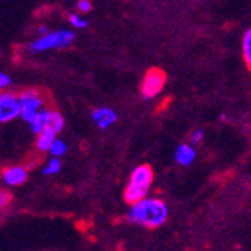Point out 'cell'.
Returning a JSON list of instances; mask_svg holds the SVG:
<instances>
[{
  "label": "cell",
  "instance_id": "cell-1",
  "mask_svg": "<svg viewBox=\"0 0 251 251\" xmlns=\"http://www.w3.org/2000/svg\"><path fill=\"white\" fill-rule=\"evenodd\" d=\"M169 218L167 203L159 197H146L129 206L126 220L148 229H158Z\"/></svg>",
  "mask_w": 251,
  "mask_h": 251
},
{
  "label": "cell",
  "instance_id": "cell-2",
  "mask_svg": "<svg viewBox=\"0 0 251 251\" xmlns=\"http://www.w3.org/2000/svg\"><path fill=\"white\" fill-rule=\"evenodd\" d=\"M153 182V170L149 164H142L135 167L128 179V184L124 191L125 201L134 204L146 197H149V190Z\"/></svg>",
  "mask_w": 251,
  "mask_h": 251
},
{
  "label": "cell",
  "instance_id": "cell-3",
  "mask_svg": "<svg viewBox=\"0 0 251 251\" xmlns=\"http://www.w3.org/2000/svg\"><path fill=\"white\" fill-rule=\"evenodd\" d=\"M74 41V32L71 30H54V32H49L47 35L36 38L32 44H30V51L32 53H45L50 50H56V49H65L70 47Z\"/></svg>",
  "mask_w": 251,
  "mask_h": 251
},
{
  "label": "cell",
  "instance_id": "cell-4",
  "mask_svg": "<svg viewBox=\"0 0 251 251\" xmlns=\"http://www.w3.org/2000/svg\"><path fill=\"white\" fill-rule=\"evenodd\" d=\"M167 75L159 68H151L145 74L142 84H140V94L145 100H152L158 94H161V90L166 86Z\"/></svg>",
  "mask_w": 251,
  "mask_h": 251
},
{
  "label": "cell",
  "instance_id": "cell-5",
  "mask_svg": "<svg viewBox=\"0 0 251 251\" xmlns=\"http://www.w3.org/2000/svg\"><path fill=\"white\" fill-rule=\"evenodd\" d=\"M20 97V102H21V107H23V113H21V118L25 119L27 124H30L36 115L44 110L42 105H44V100L42 97L36 92L33 89H27V90H23V92L18 95Z\"/></svg>",
  "mask_w": 251,
  "mask_h": 251
},
{
  "label": "cell",
  "instance_id": "cell-6",
  "mask_svg": "<svg viewBox=\"0 0 251 251\" xmlns=\"http://www.w3.org/2000/svg\"><path fill=\"white\" fill-rule=\"evenodd\" d=\"M23 107L20 102V97L14 92H2L0 94V122L6 124L18 116H21Z\"/></svg>",
  "mask_w": 251,
  "mask_h": 251
},
{
  "label": "cell",
  "instance_id": "cell-7",
  "mask_svg": "<svg viewBox=\"0 0 251 251\" xmlns=\"http://www.w3.org/2000/svg\"><path fill=\"white\" fill-rule=\"evenodd\" d=\"M2 179L9 188L20 187L27 180V169L25 166H8L2 172Z\"/></svg>",
  "mask_w": 251,
  "mask_h": 251
},
{
  "label": "cell",
  "instance_id": "cell-8",
  "mask_svg": "<svg viewBox=\"0 0 251 251\" xmlns=\"http://www.w3.org/2000/svg\"><path fill=\"white\" fill-rule=\"evenodd\" d=\"M92 121L101 129H107L118 121V115H116V111L111 110L110 107H98L92 111Z\"/></svg>",
  "mask_w": 251,
  "mask_h": 251
},
{
  "label": "cell",
  "instance_id": "cell-9",
  "mask_svg": "<svg viewBox=\"0 0 251 251\" xmlns=\"http://www.w3.org/2000/svg\"><path fill=\"white\" fill-rule=\"evenodd\" d=\"M196 159V149L193 145L188 143H182L175 149V161L180 166H190Z\"/></svg>",
  "mask_w": 251,
  "mask_h": 251
},
{
  "label": "cell",
  "instance_id": "cell-10",
  "mask_svg": "<svg viewBox=\"0 0 251 251\" xmlns=\"http://www.w3.org/2000/svg\"><path fill=\"white\" fill-rule=\"evenodd\" d=\"M57 140V132L53 128H45L36 135V148L41 152H50L53 143Z\"/></svg>",
  "mask_w": 251,
  "mask_h": 251
},
{
  "label": "cell",
  "instance_id": "cell-11",
  "mask_svg": "<svg viewBox=\"0 0 251 251\" xmlns=\"http://www.w3.org/2000/svg\"><path fill=\"white\" fill-rule=\"evenodd\" d=\"M51 108H44V110H41L38 115H36V118L29 124V126H30V129L38 135V134H41L45 128H50V119H51Z\"/></svg>",
  "mask_w": 251,
  "mask_h": 251
},
{
  "label": "cell",
  "instance_id": "cell-12",
  "mask_svg": "<svg viewBox=\"0 0 251 251\" xmlns=\"http://www.w3.org/2000/svg\"><path fill=\"white\" fill-rule=\"evenodd\" d=\"M242 54L247 66L251 70V27L245 32L242 39Z\"/></svg>",
  "mask_w": 251,
  "mask_h": 251
},
{
  "label": "cell",
  "instance_id": "cell-13",
  "mask_svg": "<svg viewBox=\"0 0 251 251\" xmlns=\"http://www.w3.org/2000/svg\"><path fill=\"white\" fill-rule=\"evenodd\" d=\"M60 169H62V161H60V158H50L49 161H47V164H45V167H44V170H42V173L44 175H47V176H54V175H57L59 172H60Z\"/></svg>",
  "mask_w": 251,
  "mask_h": 251
},
{
  "label": "cell",
  "instance_id": "cell-14",
  "mask_svg": "<svg viewBox=\"0 0 251 251\" xmlns=\"http://www.w3.org/2000/svg\"><path fill=\"white\" fill-rule=\"evenodd\" d=\"M66 151H68L66 143H65L63 140L57 139V140L53 143V146H51V149H50V153H51L53 158H60V156H63V155L66 153Z\"/></svg>",
  "mask_w": 251,
  "mask_h": 251
},
{
  "label": "cell",
  "instance_id": "cell-15",
  "mask_svg": "<svg viewBox=\"0 0 251 251\" xmlns=\"http://www.w3.org/2000/svg\"><path fill=\"white\" fill-rule=\"evenodd\" d=\"M70 25L74 29H84V27H87V20H84L78 14H71L70 15Z\"/></svg>",
  "mask_w": 251,
  "mask_h": 251
},
{
  "label": "cell",
  "instance_id": "cell-16",
  "mask_svg": "<svg viewBox=\"0 0 251 251\" xmlns=\"http://www.w3.org/2000/svg\"><path fill=\"white\" fill-rule=\"evenodd\" d=\"M77 9L83 14L89 12L90 9H92V2L90 0H80V2L77 3Z\"/></svg>",
  "mask_w": 251,
  "mask_h": 251
},
{
  "label": "cell",
  "instance_id": "cell-17",
  "mask_svg": "<svg viewBox=\"0 0 251 251\" xmlns=\"http://www.w3.org/2000/svg\"><path fill=\"white\" fill-rule=\"evenodd\" d=\"M203 131L201 129H194L193 132H191V135H190V140H191V143L193 145H197V143H200L201 140H203Z\"/></svg>",
  "mask_w": 251,
  "mask_h": 251
},
{
  "label": "cell",
  "instance_id": "cell-18",
  "mask_svg": "<svg viewBox=\"0 0 251 251\" xmlns=\"http://www.w3.org/2000/svg\"><path fill=\"white\" fill-rule=\"evenodd\" d=\"M11 83H12V80H11V77H9L6 73H2V74H0V89H2L3 92H5V89H6V87L11 86Z\"/></svg>",
  "mask_w": 251,
  "mask_h": 251
},
{
  "label": "cell",
  "instance_id": "cell-19",
  "mask_svg": "<svg viewBox=\"0 0 251 251\" xmlns=\"http://www.w3.org/2000/svg\"><path fill=\"white\" fill-rule=\"evenodd\" d=\"M9 201H11V194H9V191H6V190H2V191H0V206L5 208Z\"/></svg>",
  "mask_w": 251,
  "mask_h": 251
}]
</instances>
